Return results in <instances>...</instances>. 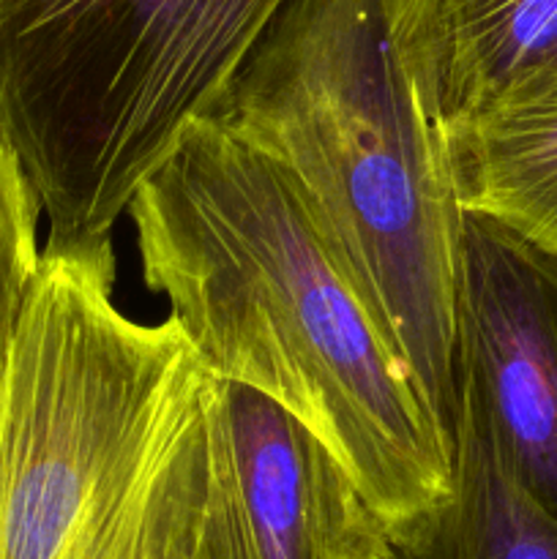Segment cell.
Returning <instances> with one entry per match:
<instances>
[{
    "label": "cell",
    "mask_w": 557,
    "mask_h": 559,
    "mask_svg": "<svg viewBox=\"0 0 557 559\" xmlns=\"http://www.w3.org/2000/svg\"><path fill=\"white\" fill-rule=\"evenodd\" d=\"M126 216L142 282L205 374L298 418L388 538L446 502L453 435L273 158L218 115L197 120Z\"/></svg>",
    "instance_id": "1"
},
{
    "label": "cell",
    "mask_w": 557,
    "mask_h": 559,
    "mask_svg": "<svg viewBox=\"0 0 557 559\" xmlns=\"http://www.w3.org/2000/svg\"><path fill=\"white\" fill-rule=\"evenodd\" d=\"M218 118L287 173L453 435L464 211L402 0H287Z\"/></svg>",
    "instance_id": "2"
},
{
    "label": "cell",
    "mask_w": 557,
    "mask_h": 559,
    "mask_svg": "<svg viewBox=\"0 0 557 559\" xmlns=\"http://www.w3.org/2000/svg\"><path fill=\"white\" fill-rule=\"evenodd\" d=\"M115 282L112 238L44 243L0 382V559H189L208 374Z\"/></svg>",
    "instance_id": "3"
},
{
    "label": "cell",
    "mask_w": 557,
    "mask_h": 559,
    "mask_svg": "<svg viewBox=\"0 0 557 559\" xmlns=\"http://www.w3.org/2000/svg\"><path fill=\"white\" fill-rule=\"evenodd\" d=\"M287 0H0V131L47 240L112 238L137 189L216 118Z\"/></svg>",
    "instance_id": "4"
},
{
    "label": "cell",
    "mask_w": 557,
    "mask_h": 559,
    "mask_svg": "<svg viewBox=\"0 0 557 559\" xmlns=\"http://www.w3.org/2000/svg\"><path fill=\"white\" fill-rule=\"evenodd\" d=\"M202 495L189 559H386L388 530L347 469L251 388L205 377Z\"/></svg>",
    "instance_id": "5"
},
{
    "label": "cell",
    "mask_w": 557,
    "mask_h": 559,
    "mask_svg": "<svg viewBox=\"0 0 557 559\" xmlns=\"http://www.w3.org/2000/svg\"><path fill=\"white\" fill-rule=\"evenodd\" d=\"M459 402L519 486L557 519V257L464 213Z\"/></svg>",
    "instance_id": "6"
},
{
    "label": "cell",
    "mask_w": 557,
    "mask_h": 559,
    "mask_svg": "<svg viewBox=\"0 0 557 559\" xmlns=\"http://www.w3.org/2000/svg\"><path fill=\"white\" fill-rule=\"evenodd\" d=\"M402 33L448 131L552 69L557 0H402Z\"/></svg>",
    "instance_id": "7"
},
{
    "label": "cell",
    "mask_w": 557,
    "mask_h": 559,
    "mask_svg": "<svg viewBox=\"0 0 557 559\" xmlns=\"http://www.w3.org/2000/svg\"><path fill=\"white\" fill-rule=\"evenodd\" d=\"M446 136L462 211L557 257V76L506 93Z\"/></svg>",
    "instance_id": "8"
},
{
    "label": "cell",
    "mask_w": 557,
    "mask_h": 559,
    "mask_svg": "<svg viewBox=\"0 0 557 559\" xmlns=\"http://www.w3.org/2000/svg\"><path fill=\"white\" fill-rule=\"evenodd\" d=\"M453 445L451 495L391 535L386 559H557V519L513 480L464 402Z\"/></svg>",
    "instance_id": "9"
},
{
    "label": "cell",
    "mask_w": 557,
    "mask_h": 559,
    "mask_svg": "<svg viewBox=\"0 0 557 559\" xmlns=\"http://www.w3.org/2000/svg\"><path fill=\"white\" fill-rule=\"evenodd\" d=\"M42 205L14 147L0 131V382L42 267Z\"/></svg>",
    "instance_id": "10"
},
{
    "label": "cell",
    "mask_w": 557,
    "mask_h": 559,
    "mask_svg": "<svg viewBox=\"0 0 557 559\" xmlns=\"http://www.w3.org/2000/svg\"><path fill=\"white\" fill-rule=\"evenodd\" d=\"M544 76H557V60H555V63H552V69L546 71ZM544 76H538V80H544ZM533 82H535V80H533ZM484 109H486V107H484Z\"/></svg>",
    "instance_id": "11"
}]
</instances>
